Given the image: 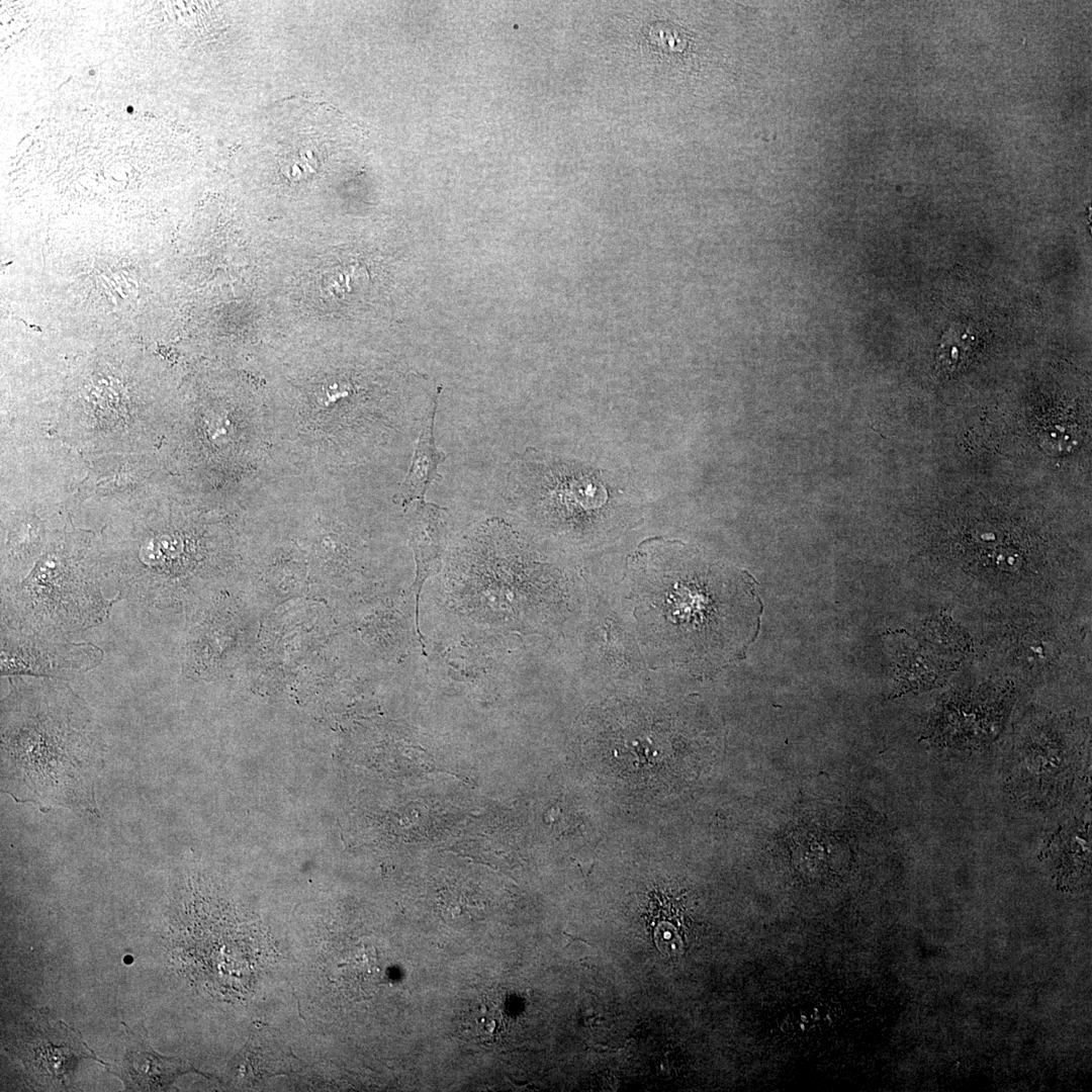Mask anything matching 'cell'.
Returning <instances> with one entry per match:
<instances>
[{"instance_id":"obj_1","label":"cell","mask_w":1092,"mask_h":1092,"mask_svg":"<svg viewBox=\"0 0 1092 1092\" xmlns=\"http://www.w3.org/2000/svg\"><path fill=\"white\" fill-rule=\"evenodd\" d=\"M631 598L646 648L695 673L742 659L758 635L762 602L747 571L708 561L677 541L641 545Z\"/></svg>"},{"instance_id":"obj_2","label":"cell","mask_w":1092,"mask_h":1092,"mask_svg":"<svg viewBox=\"0 0 1092 1092\" xmlns=\"http://www.w3.org/2000/svg\"><path fill=\"white\" fill-rule=\"evenodd\" d=\"M104 742L85 703L61 678L15 676L1 701V791L41 812L99 816Z\"/></svg>"},{"instance_id":"obj_3","label":"cell","mask_w":1092,"mask_h":1092,"mask_svg":"<svg viewBox=\"0 0 1092 1092\" xmlns=\"http://www.w3.org/2000/svg\"><path fill=\"white\" fill-rule=\"evenodd\" d=\"M107 576L101 542L92 533H51L31 565L1 583V625L64 636L100 624L111 602L102 594Z\"/></svg>"},{"instance_id":"obj_4","label":"cell","mask_w":1092,"mask_h":1092,"mask_svg":"<svg viewBox=\"0 0 1092 1092\" xmlns=\"http://www.w3.org/2000/svg\"><path fill=\"white\" fill-rule=\"evenodd\" d=\"M7 1042L26 1072L41 1086L67 1087L78 1063L85 1059L106 1066L75 1029L44 1011L20 1021Z\"/></svg>"},{"instance_id":"obj_5","label":"cell","mask_w":1092,"mask_h":1092,"mask_svg":"<svg viewBox=\"0 0 1092 1092\" xmlns=\"http://www.w3.org/2000/svg\"><path fill=\"white\" fill-rule=\"evenodd\" d=\"M102 657L101 649L90 643L1 625L2 675L63 679L95 667Z\"/></svg>"},{"instance_id":"obj_6","label":"cell","mask_w":1092,"mask_h":1092,"mask_svg":"<svg viewBox=\"0 0 1092 1092\" xmlns=\"http://www.w3.org/2000/svg\"><path fill=\"white\" fill-rule=\"evenodd\" d=\"M126 1032L124 1055L114 1064H106L110 1073L119 1078L125 1090L165 1091L175 1079L195 1071L191 1064L179 1058L166 1057L123 1024Z\"/></svg>"},{"instance_id":"obj_7","label":"cell","mask_w":1092,"mask_h":1092,"mask_svg":"<svg viewBox=\"0 0 1092 1092\" xmlns=\"http://www.w3.org/2000/svg\"><path fill=\"white\" fill-rule=\"evenodd\" d=\"M446 514L445 508L425 500L418 502L411 522L410 541L416 561V624L422 645L423 637L419 627L420 597L425 581L442 567L446 543Z\"/></svg>"},{"instance_id":"obj_8","label":"cell","mask_w":1092,"mask_h":1092,"mask_svg":"<svg viewBox=\"0 0 1092 1092\" xmlns=\"http://www.w3.org/2000/svg\"><path fill=\"white\" fill-rule=\"evenodd\" d=\"M437 398L438 394L424 418L411 465L394 496V502L401 507H406L414 500H425L429 486L438 476L439 465L446 459L445 453L437 447L433 433Z\"/></svg>"}]
</instances>
